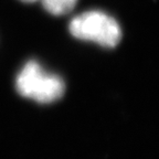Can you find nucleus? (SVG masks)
<instances>
[{
  "label": "nucleus",
  "instance_id": "1",
  "mask_svg": "<svg viewBox=\"0 0 159 159\" xmlns=\"http://www.w3.org/2000/svg\"><path fill=\"white\" fill-rule=\"evenodd\" d=\"M16 89L21 96L41 104H49L61 98L65 85L55 74L47 73L37 61H29L21 69L16 80Z\"/></svg>",
  "mask_w": 159,
  "mask_h": 159
},
{
  "label": "nucleus",
  "instance_id": "2",
  "mask_svg": "<svg viewBox=\"0 0 159 159\" xmlns=\"http://www.w3.org/2000/svg\"><path fill=\"white\" fill-rule=\"evenodd\" d=\"M70 32L74 38L93 41L104 48H115L122 39L117 21L102 11H87L75 17L70 23Z\"/></svg>",
  "mask_w": 159,
  "mask_h": 159
},
{
  "label": "nucleus",
  "instance_id": "3",
  "mask_svg": "<svg viewBox=\"0 0 159 159\" xmlns=\"http://www.w3.org/2000/svg\"><path fill=\"white\" fill-rule=\"evenodd\" d=\"M44 9L54 16L69 13L76 5L77 0H41Z\"/></svg>",
  "mask_w": 159,
  "mask_h": 159
},
{
  "label": "nucleus",
  "instance_id": "4",
  "mask_svg": "<svg viewBox=\"0 0 159 159\" xmlns=\"http://www.w3.org/2000/svg\"><path fill=\"white\" fill-rule=\"evenodd\" d=\"M21 1H23V2H34L37 0H21Z\"/></svg>",
  "mask_w": 159,
  "mask_h": 159
}]
</instances>
